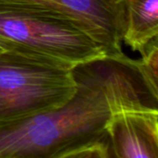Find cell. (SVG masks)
Segmentation results:
<instances>
[{
  "mask_svg": "<svg viewBox=\"0 0 158 158\" xmlns=\"http://www.w3.org/2000/svg\"><path fill=\"white\" fill-rule=\"evenodd\" d=\"M77 90L64 106L0 122V158L99 157L110 143L112 111L106 95L73 78Z\"/></svg>",
  "mask_w": 158,
  "mask_h": 158,
  "instance_id": "1",
  "label": "cell"
},
{
  "mask_svg": "<svg viewBox=\"0 0 158 158\" xmlns=\"http://www.w3.org/2000/svg\"><path fill=\"white\" fill-rule=\"evenodd\" d=\"M72 65L4 50L0 53V122L58 108L74 95Z\"/></svg>",
  "mask_w": 158,
  "mask_h": 158,
  "instance_id": "2",
  "label": "cell"
},
{
  "mask_svg": "<svg viewBox=\"0 0 158 158\" xmlns=\"http://www.w3.org/2000/svg\"><path fill=\"white\" fill-rule=\"evenodd\" d=\"M0 47L72 66L106 56L80 24L44 12L0 10Z\"/></svg>",
  "mask_w": 158,
  "mask_h": 158,
  "instance_id": "3",
  "label": "cell"
},
{
  "mask_svg": "<svg viewBox=\"0 0 158 158\" xmlns=\"http://www.w3.org/2000/svg\"><path fill=\"white\" fill-rule=\"evenodd\" d=\"M0 10L44 12L80 24L108 56H121L122 0H0Z\"/></svg>",
  "mask_w": 158,
  "mask_h": 158,
  "instance_id": "4",
  "label": "cell"
},
{
  "mask_svg": "<svg viewBox=\"0 0 158 158\" xmlns=\"http://www.w3.org/2000/svg\"><path fill=\"white\" fill-rule=\"evenodd\" d=\"M74 78L98 87L107 97L113 113L127 110L158 111V96L140 73L136 60L126 55L102 56L73 66Z\"/></svg>",
  "mask_w": 158,
  "mask_h": 158,
  "instance_id": "5",
  "label": "cell"
},
{
  "mask_svg": "<svg viewBox=\"0 0 158 158\" xmlns=\"http://www.w3.org/2000/svg\"><path fill=\"white\" fill-rule=\"evenodd\" d=\"M106 130L112 158H158V111L113 113Z\"/></svg>",
  "mask_w": 158,
  "mask_h": 158,
  "instance_id": "6",
  "label": "cell"
},
{
  "mask_svg": "<svg viewBox=\"0 0 158 158\" xmlns=\"http://www.w3.org/2000/svg\"><path fill=\"white\" fill-rule=\"evenodd\" d=\"M122 42L141 52L158 35V0H122Z\"/></svg>",
  "mask_w": 158,
  "mask_h": 158,
  "instance_id": "7",
  "label": "cell"
},
{
  "mask_svg": "<svg viewBox=\"0 0 158 158\" xmlns=\"http://www.w3.org/2000/svg\"><path fill=\"white\" fill-rule=\"evenodd\" d=\"M140 53L142 58L136 60L140 73L153 94L158 96L157 38L152 40Z\"/></svg>",
  "mask_w": 158,
  "mask_h": 158,
  "instance_id": "8",
  "label": "cell"
},
{
  "mask_svg": "<svg viewBox=\"0 0 158 158\" xmlns=\"http://www.w3.org/2000/svg\"><path fill=\"white\" fill-rule=\"evenodd\" d=\"M3 51H4V49H2V48L0 47V53H1V52H3Z\"/></svg>",
  "mask_w": 158,
  "mask_h": 158,
  "instance_id": "9",
  "label": "cell"
}]
</instances>
